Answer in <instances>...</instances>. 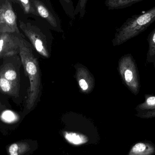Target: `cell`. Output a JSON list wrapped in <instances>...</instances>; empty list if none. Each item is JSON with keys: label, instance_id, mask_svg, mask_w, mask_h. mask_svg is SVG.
Segmentation results:
<instances>
[{"label": "cell", "instance_id": "52a82bcc", "mask_svg": "<svg viewBox=\"0 0 155 155\" xmlns=\"http://www.w3.org/2000/svg\"><path fill=\"white\" fill-rule=\"evenodd\" d=\"M2 10L3 21L5 32L19 33L16 25L15 14L9 5H6Z\"/></svg>", "mask_w": 155, "mask_h": 155}, {"label": "cell", "instance_id": "2e32d148", "mask_svg": "<svg viewBox=\"0 0 155 155\" xmlns=\"http://www.w3.org/2000/svg\"><path fill=\"white\" fill-rule=\"evenodd\" d=\"M65 138L68 141L74 144H80L85 142V137L81 135L74 133H67Z\"/></svg>", "mask_w": 155, "mask_h": 155}, {"label": "cell", "instance_id": "9c48e42d", "mask_svg": "<svg viewBox=\"0 0 155 155\" xmlns=\"http://www.w3.org/2000/svg\"><path fill=\"white\" fill-rule=\"evenodd\" d=\"M31 150L29 142L20 141L9 145L6 148L8 155H27Z\"/></svg>", "mask_w": 155, "mask_h": 155}, {"label": "cell", "instance_id": "ac0fdd59", "mask_svg": "<svg viewBox=\"0 0 155 155\" xmlns=\"http://www.w3.org/2000/svg\"><path fill=\"white\" fill-rule=\"evenodd\" d=\"M0 32H5V28L3 21L2 10L0 9Z\"/></svg>", "mask_w": 155, "mask_h": 155}, {"label": "cell", "instance_id": "7a4b0ae2", "mask_svg": "<svg viewBox=\"0 0 155 155\" xmlns=\"http://www.w3.org/2000/svg\"><path fill=\"white\" fill-rule=\"evenodd\" d=\"M155 21V6L129 17L117 29L113 41V45L118 46L138 36Z\"/></svg>", "mask_w": 155, "mask_h": 155}, {"label": "cell", "instance_id": "d6986e66", "mask_svg": "<svg viewBox=\"0 0 155 155\" xmlns=\"http://www.w3.org/2000/svg\"><path fill=\"white\" fill-rule=\"evenodd\" d=\"M21 2L25 6V9L27 12H31V5H30L29 0H20Z\"/></svg>", "mask_w": 155, "mask_h": 155}, {"label": "cell", "instance_id": "30bf717a", "mask_svg": "<svg viewBox=\"0 0 155 155\" xmlns=\"http://www.w3.org/2000/svg\"><path fill=\"white\" fill-rule=\"evenodd\" d=\"M155 153V147L152 144L140 142L134 145L128 155H153Z\"/></svg>", "mask_w": 155, "mask_h": 155}, {"label": "cell", "instance_id": "8fae6325", "mask_svg": "<svg viewBox=\"0 0 155 155\" xmlns=\"http://www.w3.org/2000/svg\"><path fill=\"white\" fill-rule=\"evenodd\" d=\"M18 85L7 80L0 74V91L9 95L17 96Z\"/></svg>", "mask_w": 155, "mask_h": 155}, {"label": "cell", "instance_id": "6da1fadb", "mask_svg": "<svg viewBox=\"0 0 155 155\" xmlns=\"http://www.w3.org/2000/svg\"><path fill=\"white\" fill-rule=\"evenodd\" d=\"M19 36L20 53L25 73L30 80V85L26 100V107H33L41 91L40 70L37 59L33 53L31 46L21 36Z\"/></svg>", "mask_w": 155, "mask_h": 155}, {"label": "cell", "instance_id": "4fadbf2b", "mask_svg": "<svg viewBox=\"0 0 155 155\" xmlns=\"http://www.w3.org/2000/svg\"><path fill=\"white\" fill-rule=\"evenodd\" d=\"M148 51L147 54V63L154 64L155 61V28L147 36Z\"/></svg>", "mask_w": 155, "mask_h": 155}, {"label": "cell", "instance_id": "44dd1931", "mask_svg": "<svg viewBox=\"0 0 155 155\" xmlns=\"http://www.w3.org/2000/svg\"><path fill=\"white\" fill-rule=\"evenodd\" d=\"M154 66H155V61H154Z\"/></svg>", "mask_w": 155, "mask_h": 155}, {"label": "cell", "instance_id": "ba28073f", "mask_svg": "<svg viewBox=\"0 0 155 155\" xmlns=\"http://www.w3.org/2000/svg\"><path fill=\"white\" fill-rule=\"evenodd\" d=\"M33 2L35 10L39 15L47 21L53 27H57V22L56 18L48 7L39 0H33Z\"/></svg>", "mask_w": 155, "mask_h": 155}, {"label": "cell", "instance_id": "9a60e30c", "mask_svg": "<svg viewBox=\"0 0 155 155\" xmlns=\"http://www.w3.org/2000/svg\"><path fill=\"white\" fill-rule=\"evenodd\" d=\"M0 74L7 80L18 85L19 79L17 76V73L15 70L12 67L6 66L2 68L0 71Z\"/></svg>", "mask_w": 155, "mask_h": 155}, {"label": "cell", "instance_id": "3957f363", "mask_svg": "<svg viewBox=\"0 0 155 155\" xmlns=\"http://www.w3.org/2000/svg\"><path fill=\"white\" fill-rule=\"evenodd\" d=\"M118 71L121 79L129 91L137 96L141 88L137 64L130 54H125L118 61Z\"/></svg>", "mask_w": 155, "mask_h": 155}, {"label": "cell", "instance_id": "e0dca14e", "mask_svg": "<svg viewBox=\"0 0 155 155\" xmlns=\"http://www.w3.org/2000/svg\"><path fill=\"white\" fill-rule=\"evenodd\" d=\"M136 115L140 118L146 119L155 118V110L148 111H140L137 112Z\"/></svg>", "mask_w": 155, "mask_h": 155}, {"label": "cell", "instance_id": "8992f818", "mask_svg": "<svg viewBox=\"0 0 155 155\" xmlns=\"http://www.w3.org/2000/svg\"><path fill=\"white\" fill-rule=\"evenodd\" d=\"M76 77L81 92L88 94L94 86V80L89 71L84 67L76 68Z\"/></svg>", "mask_w": 155, "mask_h": 155}, {"label": "cell", "instance_id": "ffe728a7", "mask_svg": "<svg viewBox=\"0 0 155 155\" xmlns=\"http://www.w3.org/2000/svg\"><path fill=\"white\" fill-rule=\"evenodd\" d=\"M64 1H65V2L68 3H70V2H71V0H64Z\"/></svg>", "mask_w": 155, "mask_h": 155}, {"label": "cell", "instance_id": "7c38bea8", "mask_svg": "<svg viewBox=\"0 0 155 155\" xmlns=\"http://www.w3.org/2000/svg\"><path fill=\"white\" fill-rule=\"evenodd\" d=\"M143 0H106L105 4L109 9H121L132 6Z\"/></svg>", "mask_w": 155, "mask_h": 155}, {"label": "cell", "instance_id": "277c9868", "mask_svg": "<svg viewBox=\"0 0 155 155\" xmlns=\"http://www.w3.org/2000/svg\"><path fill=\"white\" fill-rule=\"evenodd\" d=\"M21 28L37 52L45 58L50 57L46 38L41 30L35 26L21 24Z\"/></svg>", "mask_w": 155, "mask_h": 155}, {"label": "cell", "instance_id": "5bb4252c", "mask_svg": "<svg viewBox=\"0 0 155 155\" xmlns=\"http://www.w3.org/2000/svg\"><path fill=\"white\" fill-rule=\"evenodd\" d=\"M145 101L137 106L136 111H148L155 110V95L147 94L144 95Z\"/></svg>", "mask_w": 155, "mask_h": 155}, {"label": "cell", "instance_id": "5b68a950", "mask_svg": "<svg viewBox=\"0 0 155 155\" xmlns=\"http://www.w3.org/2000/svg\"><path fill=\"white\" fill-rule=\"evenodd\" d=\"M19 36L12 33L0 32V59L20 53Z\"/></svg>", "mask_w": 155, "mask_h": 155}]
</instances>
